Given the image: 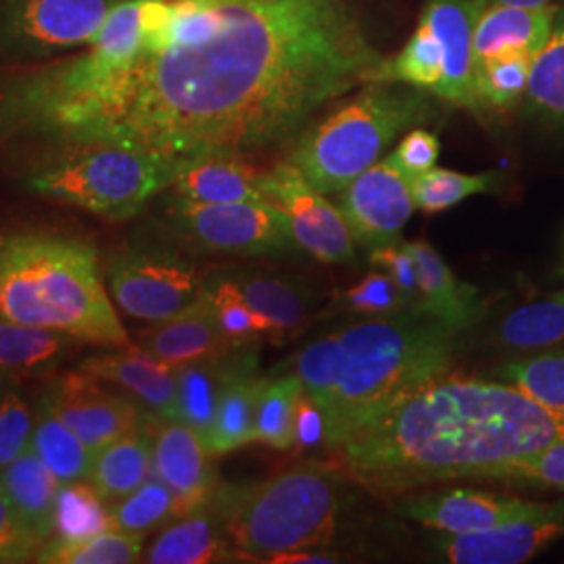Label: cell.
Masks as SVG:
<instances>
[{"mask_svg":"<svg viewBox=\"0 0 564 564\" xmlns=\"http://www.w3.org/2000/svg\"><path fill=\"white\" fill-rule=\"evenodd\" d=\"M32 449L61 485L88 479L95 460V452L82 444L80 437L61 421L44 398L39 402L34 419Z\"/></svg>","mask_w":564,"mask_h":564,"instance_id":"obj_31","label":"cell"},{"mask_svg":"<svg viewBox=\"0 0 564 564\" xmlns=\"http://www.w3.org/2000/svg\"><path fill=\"white\" fill-rule=\"evenodd\" d=\"M61 484L30 447L0 473V489L7 494L23 527L46 544L55 529V506Z\"/></svg>","mask_w":564,"mask_h":564,"instance_id":"obj_26","label":"cell"},{"mask_svg":"<svg viewBox=\"0 0 564 564\" xmlns=\"http://www.w3.org/2000/svg\"><path fill=\"white\" fill-rule=\"evenodd\" d=\"M431 90L402 82H368L362 90L310 123L291 144L293 163L324 195H337L383 153L405 130L433 120L437 102Z\"/></svg>","mask_w":564,"mask_h":564,"instance_id":"obj_6","label":"cell"},{"mask_svg":"<svg viewBox=\"0 0 564 564\" xmlns=\"http://www.w3.org/2000/svg\"><path fill=\"white\" fill-rule=\"evenodd\" d=\"M265 199L286 216L302 251L323 263L356 262V241L341 209L312 186L293 163H276L262 174Z\"/></svg>","mask_w":564,"mask_h":564,"instance_id":"obj_11","label":"cell"},{"mask_svg":"<svg viewBox=\"0 0 564 564\" xmlns=\"http://www.w3.org/2000/svg\"><path fill=\"white\" fill-rule=\"evenodd\" d=\"M368 262L377 270H383L393 282L402 289L403 295L410 300L412 307L419 300V268L414 256L408 251L405 242H391L370 251Z\"/></svg>","mask_w":564,"mask_h":564,"instance_id":"obj_47","label":"cell"},{"mask_svg":"<svg viewBox=\"0 0 564 564\" xmlns=\"http://www.w3.org/2000/svg\"><path fill=\"white\" fill-rule=\"evenodd\" d=\"M341 351V379L326 412L324 444L330 449L370 423L383 410L452 368L458 335L442 321L408 307L366 316L335 330Z\"/></svg>","mask_w":564,"mask_h":564,"instance_id":"obj_3","label":"cell"},{"mask_svg":"<svg viewBox=\"0 0 564 564\" xmlns=\"http://www.w3.org/2000/svg\"><path fill=\"white\" fill-rule=\"evenodd\" d=\"M20 76L0 74V144L21 132Z\"/></svg>","mask_w":564,"mask_h":564,"instance_id":"obj_50","label":"cell"},{"mask_svg":"<svg viewBox=\"0 0 564 564\" xmlns=\"http://www.w3.org/2000/svg\"><path fill=\"white\" fill-rule=\"evenodd\" d=\"M235 558L237 552L228 542L223 517L216 505L209 502L165 527L147 550L142 563L207 564Z\"/></svg>","mask_w":564,"mask_h":564,"instance_id":"obj_23","label":"cell"},{"mask_svg":"<svg viewBox=\"0 0 564 564\" xmlns=\"http://www.w3.org/2000/svg\"><path fill=\"white\" fill-rule=\"evenodd\" d=\"M202 272L162 247H130L107 265L113 303L134 321L155 324L176 316L202 297Z\"/></svg>","mask_w":564,"mask_h":564,"instance_id":"obj_10","label":"cell"},{"mask_svg":"<svg viewBox=\"0 0 564 564\" xmlns=\"http://www.w3.org/2000/svg\"><path fill=\"white\" fill-rule=\"evenodd\" d=\"M391 158L410 178H416L435 167L440 160V141L424 128H412L395 147Z\"/></svg>","mask_w":564,"mask_h":564,"instance_id":"obj_48","label":"cell"},{"mask_svg":"<svg viewBox=\"0 0 564 564\" xmlns=\"http://www.w3.org/2000/svg\"><path fill=\"white\" fill-rule=\"evenodd\" d=\"M109 502L88 479L61 485L51 538L82 540L113 529Z\"/></svg>","mask_w":564,"mask_h":564,"instance_id":"obj_37","label":"cell"},{"mask_svg":"<svg viewBox=\"0 0 564 564\" xmlns=\"http://www.w3.org/2000/svg\"><path fill=\"white\" fill-rule=\"evenodd\" d=\"M42 544L23 527L9 502L7 494L0 489V564L28 563L36 558Z\"/></svg>","mask_w":564,"mask_h":564,"instance_id":"obj_46","label":"cell"},{"mask_svg":"<svg viewBox=\"0 0 564 564\" xmlns=\"http://www.w3.org/2000/svg\"><path fill=\"white\" fill-rule=\"evenodd\" d=\"M0 265L2 318L102 347L130 345L93 245L55 232H18L2 245Z\"/></svg>","mask_w":564,"mask_h":564,"instance_id":"obj_4","label":"cell"},{"mask_svg":"<svg viewBox=\"0 0 564 564\" xmlns=\"http://www.w3.org/2000/svg\"><path fill=\"white\" fill-rule=\"evenodd\" d=\"M170 188H174L176 197L193 203L268 202L262 191V172L247 158L232 153L182 160Z\"/></svg>","mask_w":564,"mask_h":564,"instance_id":"obj_21","label":"cell"},{"mask_svg":"<svg viewBox=\"0 0 564 564\" xmlns=\"http://www.w3.org/2000/svg\"><path fill=\"white\" fill-rule=\"evenodd\" d=\"M142 533L109 529L82 540L51 538L36 554L41 564H130L141 561Z\"/></svg>","mask_w":564,"mask_h":564,"instance_id":"obj_34","label":"cell"},{"mask_svg":"<svg viewBox=\"0 0 564 564\" xmlns=\"http://www.w3.org/2000/svg\"><path fill=\"white\" fill-rule=\"evenodd\" d=\"M212 502L237 556L270 563L281 554L330 544L347 485L337 468L303 463L256 484L218 485Z\"/></svg>","mask_w":564,"mask_h":564,"instance_id":"obj_5","label":"cell"},{"mask_svg":"<svg viewBox=\"0 0 564 564\" xmlns=\"http://www.w3.org/2000/svg\"><path fill=\"white\" fill-rule=\"evenodd\" d=\"M80 370L109 384L121 387L149 414L162 419L172 416L178 368L151 356L141 345H128L121 347V351L90 356L82 360Z\"/></svg>","mask_w":564,"mask_h":564,"instance_id":"obj_18","label":"cell"},{"mask_svg":"<svg viewBox=\"0 0 564 564\" xmlns=\"http://www.w3.org/2000/svg\"><path fill=\"white\" fill-rule=\"evenodd\" d=\"M167 224L188 247L239 258H289L302 251L286 216L268 202L193 203L174 195Z\"/></svg>","mask_w":564,"mask_h":564,"instance_id":"obj_8","label":"cell"},{"mask_svg":"<svg viewBox=\"0 0 564 564\" xmlns=\"http://www.w3.org/2000/svg\"><path fill=\"white\" fill-rule=\"evenodd\" d=\"M477 4H479L481 11H485L489 7H500V4H506V7H544V4H550V0H477Z\"/></svg>","mask_w":564,"mask_h":564,"instance_id":"obj_52","label":"cell"},{"mask_svg":"<svg viewBox=\"0 0 564 564\" xmlns=\"http://www.w3.org/2000/svg\"><path fill=\"white\" fill-rule=\"evenodd\" d=\"M412 307L402 289L383 270L366 274L362 281L349 286L339 300V310L360 316H379Z\"/></svg>","mask_w":564,"mask_h":564,"instance_id":"obj_44","label":"cell"},{"mask_svg":"<svg viewBox=\"0 0 564 564\" xmlns=\"http://www.w3.org/2000/svg\"><path fill=\"white\" fill-rule=\"evenodd\" d=\"M303 387L295 372L263 381L256 410V442L274 449L295 445V419Z\"/></svg>","mask_w":564,"mask_h":564,"instance_id":"obj_35","label":"cell"},{"mask_svg":"<svg viewBox=\"0 0 564 564\" xmlns=\"http://www.w3.org/2000/svg\"><path fill=\"white\" fill-rule=\"evenodd\" d=\"M339 195V209L354 241L370 251L400 241L403 226L416 209L412 178L391 155L370 165Z\"/></svg>","mask_w":564,"mask_h":564,"instance_id":"obj_12","label":"cell"},{"mask_svg":"<svg viewBox=\"0 0 564 564\" xmlns=\"http://www.w3.org/2000/svg\"><path fill=\"white\" fill-rule=\"evenodd\" d=\"M9 384H11V379L0 370V400H2V395H4V391H7Z\"/></svg>","mask_w":564,"mask_h":564,"instance_id":"obj_53","label":"cell"},{"mask_svg":"<svg viewBox=\"0 0 564 564\" xmlns=\"http://www.w3.org/2000/svg\"><path fill=\"white\" fill-rule=\"evenodd\" d=\"M538 508L542 505L477 489L429 491L398 498L393 502V510L403 519L442 531L445 535L489 531L512 519L531 514Z\"/></svg>","mask_w":564,"mask_h":564,"instance_id":"obj_15","label":"cell"},{"mask_svg":"<svg viewBox=\"0 0 564 564\" xmlns=\"http://www.w3.org/2000/svg\"><path fill=\"white\" fill-rule=\"evenodd\" d=\"M479 15L477 0H424L423 18L444 51V76L433 95L475 111L473 39Z\"/></svg>","mask_w":564,"mask_h":564,"instance_id":"obj_17","label":"cell"},{"mask_svg":"<svg viewBox=\"0 0 564 564\" xmlns=\"http://www.w3.org/2000/svg\"><path fill=\"white\" fill-rule=\"evenodd\" d=\"M235 293L270 324L276 341L297 330L316 305V295L303 282L256 270L220 274Z\"/></svg>","mask_w":564,"mask_h":564,"instance_id":"obj_25","label":"cell"},{"mask_svg":"<svg viewBox=\"0 0 564 564\" xmlns=\"http://www.w3.org/2000/svg\"><path fill=\"white\" fill-rule=\"evenodd\" d=\"M0 318H2V265H0Z\"/></svg>","mask_w":564,"mask_h":564,"instance_id":"obj_54","label":"cell"},{"mask_svg":"<svg viewBox=\"0 0 564 564\" xmlns=\"http://www.w3.org/2000/svg\"><path fill=\"white\" fill-rule=\"evenodd\" d=\"M498 184L500 176L494 172L460 174L452 170L433 167L412 178V197L416 209H423L424 214H440L473 195L496 191Z\"/></svg>","mask_w":564,"mask_h":564,"instance_id":"obj_39","label":"cell"},{"mask_svg":"<svg viewBox=\"0 0 564 564\" xmlns=\"http://www.w3.org/2000/svg\"><path fill=\"white\" fill-rule=\"evenodd\" d=\"M326 437V421L324 412L303 393L297 405V419H295V445L300 449H307L314 445L324 444Z\"/></svg>","mask_w":564,"mask_h":564,"instance_id":"obj_49","label":"cell"},{"mask_svg":"<svg viewBox=\"0 0 564 564\" xmlns=\"http://www.w3.org/2000/svg\"><path fill=\"white\" fill-rule=\"evenodd\" d=\"M302 381L303 393L316 403L326 416L335 402L341 379V351L337 335L330 333L323 339L305 345L295 358V370Z\"/></svg>","mask_w":564,"mask_h":564,"instance_id":"obj_40","label":"cell"},{"mask_svg":"<svg viewBox=\"0 0 564 564\" xmlns=\"http://www.w3.org/2000/svg\"><path fill=\"white\" fill-rule=\"evenodd\" d=\"M444 76V51L435 39L429 21L421 23L412 39L395 57H387L383 65L372 74L370 82H402L416 88L435 93Z\"/></svg>","mask_w":564,"mask_h":564,"instance_id":"obj_36","label":"cell"},{"mask_svg":"<svg viewBox=\"0 0 564 564\" xmlns=\"http://www.w3.org/2000/svg\"><path fill=\"white\" fill-rule=\"evenodd\" d=\"M554 4L544 7H489L481 11L475 39H473V57L475 63L498 57L523 53L535 57L544 46L554 15Z\"/></svg>","mask_w":564,"mask_h":564,"instance_id":"obj_24","label":"cell"},{"mask_svg":"<svg viewBox=\"0 0 564 564\" xmlns=\"http://www.w3.org/2000/svg\"><path fill=\"white\" fill-rule=\"evenodd\" d=\"M153 475V429L151 414L95 454L88 481L111 505L132 494Z\"/></svg>","mask_w":564,"mask_h":564,"instance_id":"obj_27","label":"cell"},{"mask_svg":"<svg viewBox=\"0 0 564 564\" xmlns=\"http://www.w3.org/2000/svg\"><path fill=\"white\" fill-rule=\"evenodd\" d=\"M563 538L564 500H558L489 531L444 535L437 540V545L447 563L519 564Z\"/></svg>","mask_w":564,"mask_h":564,"instance_id":"obj_14","label":"cell"},{"mask_svg":"<svg viewBox=\"0 0 564 564\" xmlns=\"http://www.w3.org/2000/svg\"><path fill=\"white\" fill-rule=\"evenodd\" d=\"M479 481L535 485L564 491V444L547 445L540 452L489 468Z\"/></svg>","mask_w":564,"mask_h":564,"instance_id":"obj_43","label":"cell"},{"mask_svg":"<svg viewBox=\"0 0 564 564\" xmlns=\"http://www.w3.org/2000/svg\"><path fill=\"white\" fill-rule=\"evenodd\" d=\"M256 366L258 356L253 345L232 347L218 358L184 364L178 368L176 402L170 419L193 426L203 437L214 423L226 387L241 372Z\"/></svg>","mask_w":564,"mask_h":564,"instance_id":"obj_20","label":"cell"},{"mask_svg":"<svg viewBox=\"0 0 564 564\" xmlns=\"http://www.w3.org/2000/svg\"><path fill=\"white\" fill-rule=\"evenodd\" d=\"M491 379L514 384L531 400L564 412V343L498 364Z\"/></svg>","mask_w":564,"mask_h":564,"instance_id":"obj_33","label":"cell"},{"mask_svg":"<svg viewBox=\"0 0 564 564\" xmlns=\"http://www.w3.org/2000/svg\"><path fill=\"white\" fill-rule=\"evenodd\" d=\"M387 59L356 0H230L197 44L107 63L88 51L21 74V134L134 142L174 162L293 144L314 116Z\"/></svg>","mask_w":564,"mask_h":564,"instance_id":"obj_1","label":"cell"},{"mask_svg":"<svg viewBox=\"0 0 564 564\" xmlns=\"http://www.w3.org/2000/svg\"><path fill=\"white\" fill-rule=\"evenodd\" d=\"M153 429V475L167 485L176 500V519L209 505L218 479L212 454L202 435L188 424L151 414Z\"/></svg>","mask_w":564,"mask_h":564,"instance_id":"obj_16","label":"cell"},{"mask_svg":"<svg viewBox=\"0 0 564 564\" xmlns=\"http://www.w3.org/2000/svg\"><path fill=\"white\" fill-rule=\"evenodd\" d=\"M84 370L67 372L44 391V400L57 412L82 444L90 452H99L149 416V412L132 395L107 387Z\"/></svg>","mask_w":564,"mask_h":564,"instance_id":"obj_13","label":"cell"},{"mask_svg":"<svg viewBox=\"0 0 564 564\" xmlns=\"http://www.w3.org/2000/svg\"><path fill=\"white\" fill-rule=\"evenodd\" d=\"M139 345L151 356L174 368L218 358L237 347L226 339L214 314V307L203 293L197 302L178 312L176 316L151 324L149 328L141 330Z\"/></svg>","mask_w":564,"mask_h":564,"instance_id":"obj_19","label":"cell"},{"mask_svg":"<svg viewBox=\"0 0 564 564\" xmlns=\"http://www.w3.org/2000/svg\"><path fill=\"white\" fill-rule=\"evenodd\" d=\"M2 245H4V239H2V237H0V249H2Z\"/></svg>","mask_w":564,"mask_h":564,"instance_id":"obj_55","label":"cell"},{"mask_svg":"<svg viewBox=\"0 0 564 564\" xmlns=\"http://www.w3.org/2000/svg\"><path fill=\"white\" fill-rule=\"evenodd\" d=\"M203 295L207 297V302L212 303L218 324L226 339L232 345L242 347V345H256L262 339H274L270 324L242 302L241 297L235 293V289L224 281L220 274L205 281Z\"/></svg>","mask_w":564,"mask_h":564,"instance_id":"obj_42","label":"cell"},{"mask_svg":"<svg viewBox=\"0 0 564 564\" xmlns=\"http://www.w3.org/2000/svg\"><path fill=\"white\" fill-rule=\"evenodd\" d=\"M496 343L521 356L563 345L564 291L512 310L498 326Z\"/></svg>","mask_w":564,"mask_h":564,"instance_id":"obj_32","label":"cell"},{"mask_svg":"<svg viewBox=\"0 0 564 564\" xmlns=\"http://www.w3.org/2000/svg\"><path fill=\"white\" fill-rule=\"evenodd\" d=\"M531 55H498L475 63V99L477 109L510 111L521 105L529 82Z\"/></svg>","mask_w":564,"mask_h":564,"instance_id":"obj_38","label":"cell"},{"mask_svg":"<svg viewBox=\"0 0 564 564\" xmlns=\"http://www.w3.org/2000/svg\"><path fill=\"white\" fill-rule=\"evenodd\" d=\"M405 247L419 268V300L414 307L435 316L456 333L468 330L484 310L479 289L460 281L429 242H405Z\"/></svg>","mask_w":564,"mask_h":564,"instance_id":"obj_22","label":"cell"},{"mask_svg":"<svg viewBox=\"0 0 564 564\" xmlns=\"http://www.w3.org/2000/svg\"><path fill=\"white\" fill-rule=\"evenodd\" d=\"M113 529L128 533H147L149 529L176 519V500L167 485L158 475H151L132 494L111 502Z\"/></svg>","mask_w":564,"mask_h":564,"instance_id":"obj_41","label":"cell"},{"mask_svg":"<svg viewBox=\"0 0 564 564\" xmlns=\"http://www.w3.org/2000/svg\"><path fill=\"white\" fill-rule=\"evenodd\" d=\"M123 0H0V61L30 63L88 46Z\"/></svg>","mask_w":564,"mask_h":564,"instance_id":"obj_9","label":"cell"},{"mask_svg":"<svg viewBox=\"0 0 564 564\" xmlns=\"http://www.w3.org/2000/svg\"><path fill=\"white\" fill-rule=\"evenodd\" d=\"M32 433V410L20 391L9 384L0 400V473L30 447Z\"/></svg>","mask_w":564,"mask_h":564,"instance_id":"obj_45","label":"cell"},{"mask_svg":"<svg viewBox=\"0 0 564 564\" xmlns=\"http://www.w3.org/2000/svg\"><path fill=\"white\" fill-rule=\"evenodd\" d=\"M272 564H333L341 563L339 554L324 552L323 547H310V550H297L291 554H281L270 561Z\"/></svg>","mask_w":564,"mask_h":564,"instance_id":"obj_51","label":"cell"},{"mask_svg":"<svg viewBox=\"0 0 564 564\" xmlns=\"http://www.w3.org/2000/svg\"><path fill=\"white\" fill-rule=\"evenodd\" d=\"M263 381L265 377L258 375L256 366L241 372L226 387L214 423L202 437L212 456H224L256 442V410Z\"/></svg>","mask_w":564,"mask_h":564,"instance_id":"obj_30","label":"cell"},{"mask_svg":"<svg viewBox=\"0 0 564 564\" xmlns=\"http://www.w3.org/2000/svg\"><path fill=\"white\" fill-rule=\"evenodd\" d=\"M558 444V412L498 379H440L389 405L337 452L379 494L479 481L498 464Z\"/></svg>","mask_w":564,"mask_h":564,"instance_id":"obj_2","label":"cell"},{"mask_svg":"<svg viewBox=\"0 0 564 564\" xmlns=\"http://www.w3.org/2000/svg\"><path fill=\"white\" fill-rule=\"evenodd\" d=\"M523 111L552 130H564V2L556 9L550 36L531 61Z\"/></svg>","mask_w":564,"mask_h":564,"instance_id":"obj_29","label":"cell"},{"mask_svg":"<svg viewBox=\"0 0 564 564\" xmlns=\"http://www.w3.org/2000/svg\"><path fill=\"white\" fill-rule=\"evenodd\" d=\"M176 165L134 142L61 144L28 172L25 188L107 220H130L172 186Z\"/></svg>","mask_w":564,"mask_h":564,"instance_id":"obj_7","label":"cell"},{"mask_svg":"<svg viewBox=\"0 0 564 564\" xmlns=\"http://www.w3.org/2000/svg\"><path fill=\"white\" fill-rule=\"evenodd\" d=\"M78 343L63 330L0 318V370L9 379L44 377L57 370Z\"/></svg>","mask_w":564,"mask_h":564,"instance_id":"obj_28","label":"cell"}]
</instances>
